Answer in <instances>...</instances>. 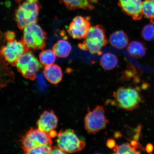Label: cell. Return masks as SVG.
Masks as SVG:
<instances>
[{
    "label": "cell",
    "instance_id": "1",
    "mask_svg": "<svg viewBox=\"0 0 154 154\" xmlns=\"http://www.w3.org/2000/svg\"><path fill=\"white\" fill-rule=\"evenodd\" d=\"M108 43L105 29L101 25L91 26L86 37L78 47L92 55H101L102 49Z\"/></svg>",
    "mask_w": 154,
    "mask_h": 154
},
{
    "label": "cell",
    "instance_id": "2",
    "mask_svg": "<svg viewBox=\"0 0 154 154\" xmlns=\"http://www.w3.org/2000/svg\"><path fill=\"white\" fill-rule=\"evenodd\" d=\"M41 5L37 1H26L20 4L15 11V19L18 28L22 29L37 22Z\"/></svg>",
    "mask_w": 154,
    "mask_h": 154
},
{
    "label": "cell",
    "instance_id": "3",
    "mask_svg": "<svg viewBox=\"0 0 154 154\" xmlns=\"http://www.w3.org/2000/svg\"><path fill=\"white\" fill-rule=\"evenodd\" d=\"M114 103L125 110L132 111L137 108L142 100L136 88L120 87L113 92Z\"/></svg>",
    "mask_w": 154,
    "mask_h": 154
},
{
    "label": "cell",
    "instance_id": "4",
    "mask_svg": "<svg viewBox=\"0 0 154 154\" xmlns=\"http://www.w3.org/2000/svg\"><path fill=\"white\" fill-rule=\"evenodd\" d=\"M47 34L36 23L23 29L22 41L29 49L42 50L46 46Z\"/></svg>",
    "mask_w": 154,
    "mask_h": 154
},
{
    "label": "cell",
    "instance_id": "5",
    "mask_svg": "<svg viewBox=\"0 0 154 154\" xmlns=\"http://www.w3.org/2000/svg\"><path fill=\"white\" fill-rule=\"evenodd\" d=\"M15 66L23 77L31 80L35 79L37 72L43 67V65L30 50L19 57Z\"/></svg>",
    "mask_w": 154,
    "mask_h": 154
},
{
    "label": "cell",
    "instance_id": "6",
    "mask_svg": "<svg viewBox=\"0 0 154 154\" xmlns=\"http://www.w3.org/2000/svg\"><path fill=\"white\" fill-rule=\"evenodd\" d=\"M57 137V146L66 153L78 152L85 147V142L81 140L74 131L70 129L60 131Z\"/></svg>",
    "mask_w": 154,
    "mask_h": 154
},
{
    "label": "cell",
    "instance_id": "7",
    "mask_svg": "<svg viewBox=\"0 0 154 154\" xmlns=\"http://www.w3.org/2000/svg\"><path fill=\"white\" fill-rule=\"evenodd\" d=\"M49 134L38 129L32 128L21 138V147L25 153L38 146L52 145L53 141Z\"/></svg>",
    "mask_w": 154,
    "mask_h": 154
},
{
    "label": "cell",
    "instance_id": "8",
    "mask_svg": "<svg viewBox=\"0 0 154 154\" xmlns=\"http://www.w3.org/2000/svg\"><path fill=\"white\" fill-rule=\"evenodd\" d=\"M109 123L106 118L105 110L102 106H97L93 110L88 109L84 119V125L88 134H95L104 129Z\"/></svg>",
    "mask_w": 154,
    "mask_h": 154
},
{
    "label": "cell",
    "instance_id": "9",
    "mask_svg": "<svg viewBox=\"0 0 154 154\" xmlns=\"http://www.w3.org/2000/svg\"><path fill=\"white\" fill-rule=\"evenodd\" d=\"M29 50L22 41L14 39L8 41L6 45L2 47L1 54L6 61L15 66L19 57Z\"/></svg>",
    "mask_w": 154,
    "mask_h": 154
},
{
    "label": "cell",
    "instance_id": "10",
    "mask_svg": "<svg viewBox=\"0 0 154 154\" xmlns=\"http://www.w3.org/2000/svg\"><path fill=\"white\" fill-rule=\"evenodd\" d=\"M90 20L89 17H75L69 24L67 32L74 39H84L91 26Z\"/></svg>",
    "mask_w": 154,
    "mask_h": 154
},
{
    "label": "cell",
    "instance_id": "11",
    "mask_svg": "<svg viewBox=\"0 0 154 154\" xmlns=\"http://www.w3.org/2000/svg\"><path fill=\"white\" fill-rule=\"evenodd\" d=\"M142 2L141 0H118V4L125 14L131 17L134 20H138L143 16Z\"/></svg>",
    "mask_w": 154,
    "mask_h": 154
},
{
    "label": "cell",
    "instance_id": "12",
    "mask_svg": "<svg viewBox=\"0 0 154 154\" xmlns=\"http://www.w3.org/2000/svg\"><path fill=\"white\" fill-rule=\"evenodd\" d=\"M58 119L53 111H44L37 122L38 128L44 132L48 133L56 128Z\"/></svg>",
    "mask_w": 154,
    "mask_h": 154
},
{
    "label": "cell",
    "instance_id": "13",
    "mask_svg": "<svg viewBox=\"0 0 154 154\" xmlns=\"http://www.w3.org/2000/svg\"><path fill=\"white\" fill-rule=\"evenodd\" d=\"M44 74L46 79L53 84H57L62 80L63 73L61 67L57 64L45 66Z\"/></svg>",
    "mask_w": 154,
    "mask_h": 154
},
{
    "label": "cell",
    "instance_id": "14",
    "mask_svg": "<svg viewBox=\"0 0 154 154\" xmlns=\"http://www.w3.org/2000/svg\"><path fill=\"white\" fill-rule=\"evenodd\" d=\"M69 10L82 9L92 11L95 9L92 4L97 2L98 0H59Z\"/></svg>",
    "mask_w": 154,
    "mask_h": 154
},
{
    "label": "cell",
    "instance_id": "15",
    "mask_svg": "<svg viewBox=\"0 0 154 154\" xmlns=\"http://www.w3.org/2000/svg\"><path fill=\"white\" fill-rule=\"evenodd\" d=\"M109 41L111 45L116 49H122L128 45L129 38L124 32L117 30L109 36Z\"/></svg>",
    "mask_w": 154,
    "mask_h": 154
},
{
    "label": "cell",
    "instance_id": "16",
    "mask_svg": "<svg viewBox=\"0 0 154 154\" xmlns=\"http://www.w3.org/2000/svg\"><path fill=\"white\" fill-rule=\"evenodd\" d=\"M52 49L56 56L59 58H66L72 51V45L65 40H60L54 44Z\"/></svg>",
    "mask_w": 154,
    "mask_h": 154
},
{
    "label": "cell",
    "instance_id": "17",
    "mask_svg": "<svg viewBox=\"0 0 154 154\" xmlns=\"http://www.w3.org/2000/svg\"><path fill=\"white\" fill-rule=\"evenodd\" d=\"M127 50L131 56L136 59L143 57L146 53L145 45L142 42L138 41L131 42L128 44Z\"/></svg>",
    "mask_w": 154,
    "mask_h": 154
},
{
    "label": "cell",
    "instance_id": "18",
    "mask_svg": "<svg viewBox=\"0 0 154 154\" xmlns=\"http://www.w3.org/2000/svg\"><path fill=\"white\" fill-rule=\"evenodd\" d=\"M118 58L114 54L107 53L102 56L100 60V65L105 70H112L118 64Z\"/></svg>",
    "mask_w": 154,
    "mask_h": 154
},
{
    "label": "cell",
    "instance_id": "19",
    "mask_svg": "<svg viewBox=\"0 0 154 154\" xmlns=\"http://www.w3.org/2000/svg\"><path fill=\"white\" fill-rule=\"evenodd\" d=\"M142 12L146 18L154 24V0H144L142 2Z\"/></svg>",
    "mask_w": 154,
    "mask_h": 154
},
{
    "label": "cell",
    "instance_id": "20",
    "mask_svg": "<svg viewBox=\"0 0 154 154\" xmlns=\"http://www.w3.org/2000/svg\"><path fill=\"white\" fill-rule=\"evenodd\" d=\"M39 57L40 62L45 66L54 64L56 59V55L51 49L44 50L41 52Z\"/></svg>",
    "mask_w": 154,
    "mask_h": 154
},
{
    "label": "cell",
    "instance_id": "21",
    "mask_svg": "<svg viewBox=\"0 0 154 154\" xmlns=\"http://www.w3.org/2000/svg\"><path fill=\"white\" fill-rule=\"evenodd\" d=\"M136 147H134L131 144L126 143L120 146H115L114 149L115 154H138L140 153L136 150Z\"/></svg>",
    "mask_w": 154,
    "mask_h": 154
},
{
    "label": "cell",
    "instance_id": "22",
    "mask_svg": "<svg viewBox=\"0 0 154 154\" xmlns=\"http://www.w3.org/2000/svg\"><path fill=\"white\" fill-rule=\"evenodd\" d=\"M142 38L146 41L150 42L154 40V24H149L143 27L141 31Z\"/></svg>",
    "mask_w": 154,
    "mask_h": 154
},
{
    "label": "cell",
    "instance_id": "23",
    "mask_svg": "<svg viewBox=\"0 0 154 154\" xmlns=\"http://www.w3.org/2000/svg\"><path fill=\"white\" fill-rule=\"evenodd\" d=\"M52 148L51 145H42L30 150L28 154H51Z\"/></svg>",
    "mask_w": 154,
    "mask_h": 154
},
{
    "label": "cell",
    "instance_id": "24",
    "mask_svg": "<svg viewBox=\"0 0 154 154\" xmlns=\"http://www.w3.org/2000/svg\"><path fill=\"white\" fill-rule=\"evenodd\" d=\"M135 74H136V72H135L134 69H131L130 70L128 69L125 72L123 77L125 79H131L134 76Z\"/></svg>",
    "mask_w": 154,
    "mask_h": 154
},
{
    "label": "cell",
    "instance_id": "25",
    "mask_svg": "<svg viewBox=\"0 0 154 154\" xmlns=\"http://www.w3.org/2000/svg\"><path fill=\"white\" fill-rule=\"evenodd\" d=\"M5 37L7 41H11L15 39V34L13 32H8L6 33Z\"/></svg>",
    "mask_w": 154,
    "mask_h": 154
},
{
    "label": "cell",
    "instance_id": "26",
    "mask_svg": "<svg viewBox=\"0 0 154 154\" xmlns=\"http://www.w3.org/2000/svg\"><path fill=\"white\" fill-rule=\"evenodd\" d=\"M66 153L65 152L61 150L60 148L57 146H55L52 148L51 154H65Z\"/></svg>",
    "mask_w": 154,
    "mask_h": 154
},
{
    "label": "cell",
    "instance_id": "27",
    "mask_svg": "<svg viewBox=\"0 0 154 154\" xmlns=\"http://www.w3.org/2000/svg\"><path fill=\"white\" fill-rule=\"evenodd\" d=\"M154 149L153 146L151 143L148 144L146 147V151L148 153L152 152Z\"/></svg>",
    "mask_w": 154,
    "mask_h": 154
},
{
    "label": "cell",
    "instance_id": "28",
    "mask_svg": "<svg viewBox=\"0 0 154 154\" xmlns=\"http://www.w3.org/2000/svg\"><path fill=\"white\" fill-rule=\"evenodd\" d=\"M107 145L109 148H113L115 146V141L113 140H108Z\"/></svg>",
    "mask_w": 154,
    "mask_h": 154
},
{
    "label": "cell",
    "instance_id": "29",
    "mask_svg": "<svg viewBox=\"0 0 154 154\" xmlns=\"http://www.w3.org/2000/svg\"><path fill=\"white\" fill-rule=\"evenodd\" d=\"M51 138L56 137L57 135V133L55 130L51 131L48 133Z\"/></svg>",
    "mask_w": 154,
    "mask_h": 154
},
{
    "label": "cell",
    "instance_id": "30",
    "mask_svg": "<svg viewBox=\"0 0 154 154\" xmlns=\"http://www.w3.org/2000/svg\"><path fill=\"white\" fill-rule=\"evenodd\" d=\"M148 87V85L147 84L145 83L142 85V89H146Z\"/></svg>",
    "mask_w": 154,
    "mask_h": 154
},
{
    "label": "cell",
    "instance_id": "31",
    "mask_svg": "<svg viewBox=\"0 0 154 154\" xmlns=\"http://www.w3.org/2000/svg\"><path fill=\"white\" fill-rule=\"evenodd\" d=\"M26 1L30 2H35L37 1L38 0H26Z\"/></svg>",
    "mask_w": 154,
    "mask_h": 154
}]
</instances>
